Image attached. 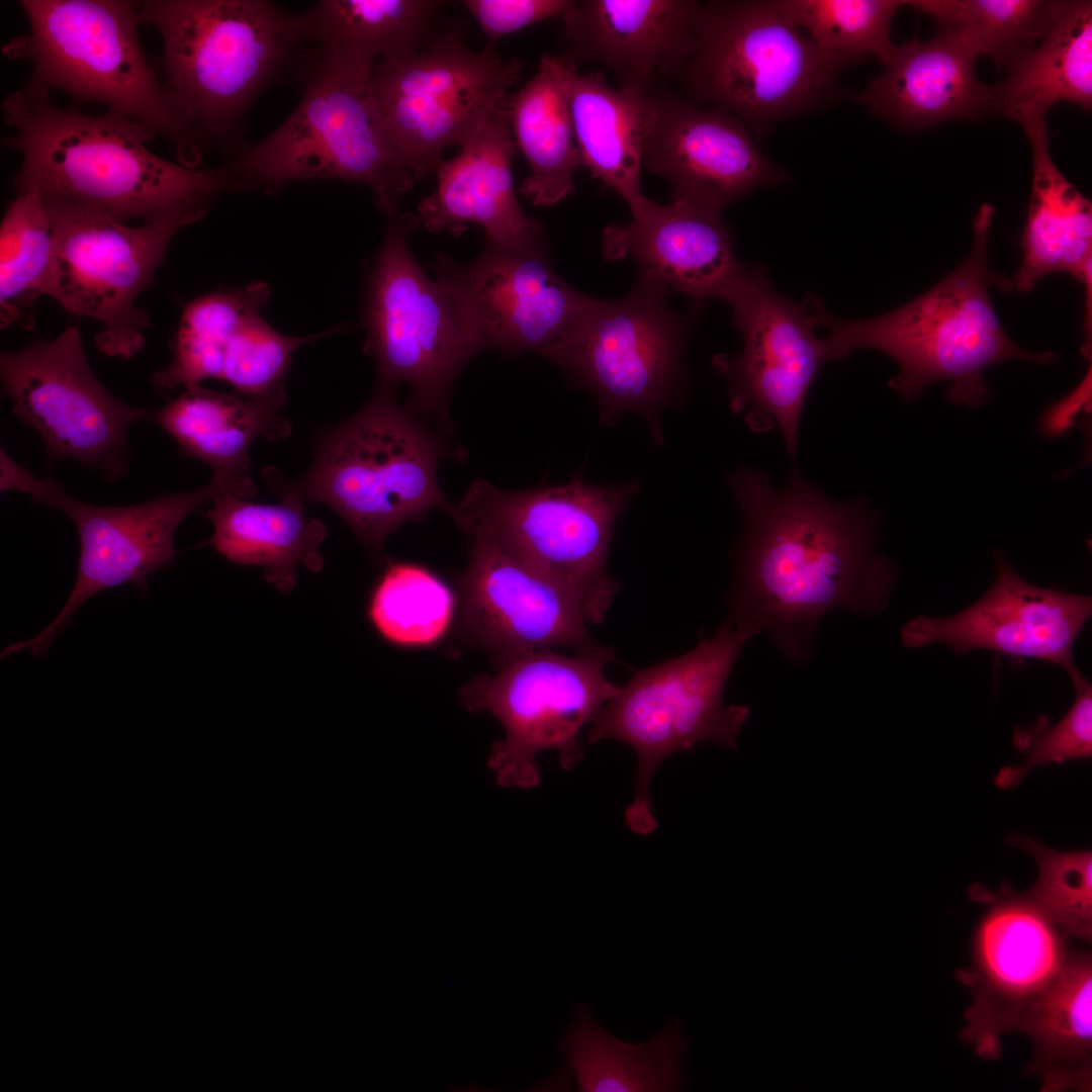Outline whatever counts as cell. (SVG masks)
Segmentation results:
<instances>
[{
  "label": "cell",
  "instance_id": "4",
  "mask_svg": "<svg viewBox=\"0 0 1092 1092\" xmlns=\"http://www.w3.org/2000/svg\"><path fill=\"white\" fill-rule=\"evenodd\" d=\"M142 24L159 32L164 83L209 149L233 155L256 99L307 47L302 16L267 0L139 1Z\"/></svg>",
  "mask_w": 1092,
  "mask_h": 1092
},
{
  "label": "cell",
  "instance_id": "7",
  "mask_svg": "<svg viewBox=\"0 0 1092 1092\" xmlns=\"http://www.w3.org/2000/svg\"><path fill=\"white\" fill-rule=\"evenodd\" d=\"M863 60L818 46L778 0L708 1L674 81L684 98L721 108L762 138L777 123L834 101L842 73Z\"/></svg>",
  "mask_w": 1092,
  "mask_h": 1092
},
{
  "label": "cell",
  "instance_id": "33",
  "mask_svg": "<svg viewBox=\"0 0 1092 1092\" xmlns=\"http://www.w3.org/2000/svg\"><path fill=\"white\" fill-rule=\"evenodd\" d=\"M568 58L545 53L536 74L509 95L511 130L516 149L529 166L520 192L533 204L552 206L574 191L582 167L568 95Z\"/></svg>",
  "mask_w": 1092,
  "mask_h": 1092
},
{
  "label": "cell",
  "instance_id": "20",
  "mask_svg": "<svg viewBox=\"0 0 1092 1092\" xmlns=\"http://www.w3.org/2000/svg\"><path fill=\"white\" fill-rule=\"evenodd\" d=\"M973 894L988 909L973 936L972 968L960 971L973 996L962 1037L992 1060L1000 1056L1002 1035L1056 980L1072 950L1068 936L1025 894L1006 885L995 893L976 889Z\"/></svg>",
  "mask_w": 1092,
  "mask_h": 1092
},
{
  "label": "cell",
  "instance_id": "40",
  "mask_svg": "<svg viewBox=\"0 0 1092 1092\" xmlns=\"http://www.w3.org/2000/svg\"><path fill=\"white\" fill-rule=\"evenodd\" d=\"M52 256V226L41 194L17 195L0 225L2 329L22 320L27 323L22 308L47 294Z\"/></svg>",
  "mask_w": 1092,
  "mask_h": 1092
},
{
  "label": "cell",
  "instance_id": "17",
  "mask_svg": "<svg viewBox=\"0 0 1092 1092\" xmlns=\"http://www.w3.org/2000/svg\"><path fill=\"white\" fill-rule=\"evenodd\" d=\"M820 302L812 293L795 302L772 285L763 267L749 269L730 304L743 349L712 360L728 381L731 410L753 432L778 427L793 459L807 395L827 362L815 334Z\"/></svg>",
  "mask_w": 1092,
  "mask_h": 1092
},
{
  "label": "cell",
  "instance_id": "12",
  "mask_svg": "<svg viewBox=\"0 0 1092 1092\" xmlns=\"http://www.w3.org/2000/svg\"><path fill=\"white\" fill-rule=\"evenodd\" d=\"M669 293L639 275L623 297H590L575 328L544 355L594 393L601 427L637 413L657 445L663 442L661 416L686 381L691 329V320L669 305Z\"/></svg>",
  "mask_w": 1092,
  "mask_h": 1092
},
{
  "label": "cell",
  "instance_id": "18",
  "mask_svg": "<svg viewBox=\"0 0 1092 1092\" xmlns=\"http://www.w3.org/2000/svg\"><path fill=\"white\" fill-rule=\"evenodd\" d=\"M18 490L71 519L80 539V556L74 587L56 618L37 635L5 647L2 659L22 650L37 658L43 656L74 613L100 592L131 583L146 595L149 576L174 560L173 540L180 523L206 502L225 493L212 477L196 489L162 494L138 505L96 506L72 497L55 477L38 479L28 471Z\"/></svg>",
  "mask_w": 1092,
  "mask_h": 1092
},
{
  "label": "cell",
  "instance_id": "1",
  "mask_svg": "<svg viewBox=\"0 0 1092 1092\" xmlns=\"http://www.w3.org/2000/svg\"><path fill=\"white\" fill-rule=\"evenodd\" d=\"M729 485L744 527L727 590V620L765 631L793 662L809 657L821 618L835 609L881 612L897 573L875 550L877 517L864 503L835 502L793 469L777 488L739 468Z\"/></svg>",
  "mask_w": 1092,
  "mask_h": 1092
},
{
  "label": "cell",
  "instance_id": "16",
  "mask_svg": "<svg viewBox=\"0 0 1092 1092\" xmlns=\"http://www.w3.org/2000/svg\"><path fill=\"white\" fill-rule=\"evenodd\" d=\"M0 375L12 415L39 435L48 463L69 458L110 481L124 476L127 431L151 414L120 401L102 385L78 327L66 328L52 341L1 353Z\"/></svg>",
  "mask_w": 1092,
  "mask_h": 1092
},
{
  "label": "cell",
  "instance_id": "28",
  "mask_svg": "<svg viewBox=\"0 0 1092 1092\" xmlns=\"http://www.w3.org/2000/svg\"><path fill=\"white\" fill-rule=\"evenodd\" d=\"M285 400L245 399L195 385L150 421L175 440L182 455L208 464L225 493L246 499L258 493L250 474L251 446L258 438L280 440L292 431L282 414Z\"/></svg>",
  "mask_w": 1092,
  "mask_h": 1092
},
{
  "label": "cell",
  "instance_id": "26",
  "mask_svg": "<svg viewBox=\"0 0 1092 1092\" xmlns=\"http://www.w3.org/2000/svg\"><path fill=\"white\" fill-rule=\"evenodd\" d=\"M460 147L444 160L434 190L418 206L420 222L430 233L459 237L479 225L485 244L523 246L544 241V229L522 209L512 172L516 154L508 98Z\"/></svg>",
  "mask_w": 1092,
  "mask_h": 1092
},
{
  "label": "cell",
  "instance_id": "21",
  "mask_svg": "<svg viewBox=\"0 0 1092 1092\" xmlns=\"http://www.w3.org/2000/svg\"><path fill=\"white\" fill-rule=\"evenodd\" d=\"M544 241L485 244L472 262L438 258V275L455 294L485 348L544 356L578 324L589 302L554 270Z\"/></svg>",
  "mask_w": 1092,
  "mask_h": 1092
},
{
  "label": "cell",
  "instance_id": "41",
  "mask_svg": "<svg viewBox=\"0 0 1092 1092\" xmlns=\"http://www.w3.org/2000/svg\"><path fill=\"white\" fill-rule=\"evenodd\" d=\"M790 19L821 48L885 64L896 46L891 25L901 0H778Z\"/></svg>",
  "mask_w": 1092,
  "mask_h": 1092
},
{
  "label": "cell",
  "instance_id": "22",
  "mask_svg": "<svg viewBox=\"0 0 1092 1092\" xmlns=\"http://www.w3.org/2000/svg\"><path fill=\"white\" fill-rule=\"evenodd\" d=\"M653 97L643 166L667 181L671 200L723 212L759 187L789 180L731 113L698 105L663 87Z\"/></svg>",
  "mask_w": 1092,
  "mask_h": 1092
},
{
  "label": "cell",
  "instance_id": "30",
  "mask_svg": "<svg viewBox=\"0 0 1092 1092\" xmlns=\"http://www.w3.org/2000/svg\"><path fill=\"white\" fill-rule=\"evenodd\" d=\"M992 88L990 115L1020 124L1059 102L1092 106V3L1057 1L1036 44L1006 69Z\"/></svg>",
  "mask_w": 1092,
  "mask_h": 1092
},
{
  "label": "cell",
  "instance_id": "5",
  "mask_svg": "<svg viewBox=\"0 0 1092 1092\" xmlns=\"http://www.w3.org/2000/svg\"><path fill=\"white\" fill-rule=\"evenodd\" d=\"M299 103L264 140L228 160L234 192L273 194L298 181L367 186L384 214L398 209L417 179L395 147L372 83V68L308 50L296 74Z\"/></svg>",
  "mask_w": 1092,
  "mask_h": 1092
},
{
  "label": "cell",
  "instance_id": "14",
  "mask_svg": "<svg viewBox=\"0 0 1092 1092\" xmlns=\"http://www.w3.org/2000/svg\"><path fill=\"white\" fill-rule=\"evenodd\" d=\"M609 664L595 656L539 650L461 688L460 699L468 711L488 712L505 729L504 739L494 743L487 759L500 787H537L536 756L542 751H557L565 770L582 760V728L619 690L606 675Z\"/></svg>",
  "mask_w": 1092,
  "mask_h": 1092
},
{
  "label": "cell",
  "instance_id": "6",
  "mask_svg": "<svg viewBox=\"0 0 1092 1092\" xmlns=\"http://www.w3.org/2000/svg\"><path fill=\"white\" fill-rule=\"evenodd\" d=\"M394 391L377 385L360 412L322 430L300 478L288 480L275 467L262 471L274 493L331 508L377 557L400 526L434 509L451 516L455 508L438 482L442 441L396 401Z\"/></svg>",
  "mask_w": 1092,
  "mask_h": 1092
},
{
  "label": "cell",
  "instance_id": "25",
  "mask_svg": "<svg viewBox=\"0 0 1092 1092\" xmlns=\"http://www.w3.org/2000/svg\"><path fill=\"white\" fill-rule=\"evenodd\" d=\"M628 223L604 232L609 259L631 256L639 275L700 302L731 304L749 273L737 257L723 212L701 205L646 199Z\"/></svg>",
  "mask_w": 1092,
  "mask_h": 1092
},
{
  "label": "cell",
  "instance_id": "34",
  "mask_svg": "<svg viewBox=\"0 0 1092 1092\" xmlns=\"http://www.w3.org/2000/svg\"><path fill=\"white\" fill-rule=\"evenodd\" d=\"M438 0H322L301 13L308 46L318 55L372 68L375 61L415 55L446 29Z\"/></svg>",
  "mask_w": 1092,
  "mask_h": 1092
},
{
  "label": "cell",
  "instance_id": "43",
  "mask_svg": "<svg viewBox=\"0 0 1092 1092\" xmlns=\"http://www.w3.org/2000/svg\"><path fill=\"white\" fill-rule=\"evenodd\" d=\"M323 334L287 336L270 326L261 312L249 317L230 340L220 380L249 398L286 399L284 380L292 354Z\"/></svg>",
  "mask_w": 1092,
  "mask_h": 1092
},
{
  "label": "cell",
  "instance_id": "29",
  "mask_svg": "<svg viewBox=\"0 0 1092 1092\" xmlns=\"http://www.w3.org/2000/svg\"><path fill=\"white\" fill-rule=\"evenodd\" d=\"M1032 152V182L1021 236L1022 259L1011 278L1013 289L1028 294L1052 273L1083 282L1091 275L1092 202L1054 163L1045 117L1021 123Z\"/></svg>",
  "mask_w": 1092,
  "mask_h": 1092
},
{
  "label": "cell",
  "instance_id": "9",
  "mask_svg": "<svg viewBox=\"0 0 1092 1092\" xmlns=\"http://www.w3.org/2000/svg\"><path fill=\"white\" fill-rule=\"evenodd\" d=\"M758 633L726 619L692 650L634 672L590 722L587 744L614 739L637 754L635 797L625 812L633 832L648 835L657 826L649 789L668 756L705 741L737 747L749 708L727 705L724 691L739 654Z\"/></svg>",
  "mask_w": 1092,
  "mask_h": 1092
},
{
  "label": "cell",
  "instance_id": "45",
  "mask_svg": "<svg viewBox=\"0 0 1092 1092\" xmlns=\"http://www.w3.org/2000/svg\"><path fill=\"white\" fill-rule=\"evenodd\" d=\"M570 0H464L461 4L494 47L504 36L561 16Z\"/></svg>",
  "mask_w": 1092,
  "mask_h": 1092
},
{
  "label": "cell",
  "instance_id": "27",
  "mask_svg": "<svg viewBox=\"0 0 1092 1092\" xmlns=\"http://www.w3.org/2000/svg\"><path fill=\"white\" fill-rule=\"evenodd\" d=\"M977 54L947 30L905 41L857 95V103L894 126L919 130L952 119L990 115L992 88L976 75Z\"/></svg>",
  "mask_w": 1092,
  "mask_h": 1092
},
{
  "label": "cell",
  "instance_id": "13",
  "mask_svg": "<svg viewBox=\"0 0 1092 1092\" xmlns=\"http://www.w3.org/2000/svg\"><path fill=\"white\" fill-rule=\"evenodd\" d=\"M53 238L47 294L65 310L101 324L100 351L130 357L150 326L136 298L164 262L174 236L191 224L177 218L129 225L71 200L41 194Z\"/></svg>",
  "mask_w": 1092,
  "mask_h": 1092
},
{
  "label": "cell",
  "instance_id": "37",
  "mask_svg": "<svg viewBox=\"0 0 1092 1092\" xmlns=\"http://www.w3.org/2000/svg\"><path fill=\"white\" fill-rule=\"evenodd\" d=\"M270 296L266 283L249 284L198 296L186 303L175 334L169 364L151 379L158 389L189 388L220 380L226 346L238 329L261 312Z\"/></svg>",
  "mask_w": 1092,
  "mask_h": 1092
},
{
  "label": "cell",
  "instance_id": "32",
  "mask_svg": "<svg viewBox=\"0 0 1092 1092\" xmlns=\"http://www.w3.org/2000/svg\"><path fill=\"white\" fill-rule=\"evenodd\" d=\"M281 504H255L228 493L216 496L204 513L213 526L205 543L229 561L262 567L264 578L281 593H290L299 565L317 572L324 566L321 546L324 523L305 513L293 493H280Z\"/></svg>",
  "mask_w": 1092,
  "mask_h": 1092
},
{
  "label": "cell",
  "instance_id": "15",
  "mask_svg": "<svg viewBox=\"0 0 1092 1092\" xmlns=\"http://www.w3.org/2000/svg\"><path fill=\"white\" fill-rule=\"evenodd\" d=\"M464 35L449 25L427 49L372 67L387 129L417 181L436 173L444 151L469 139L522 75L518 58L490 46L471 51Z\"/></svg>",
  "mask_w": 1092,
  "mask_h": 1092
},
{
  "label": "cell",
  "instance_id": "24",
  "mask_svg": "<svg viewBox=\"0 0 1092 1092\" xmlns=\"http://www.w3.org/2000/svg\"><path fill=\"white\" fill-rule=\"evenodd\" d=\"M701 4L570 0L560 16L562 55L577 68L593 64L611 72L620 89L652 94L674 80L692 54Z\"/></svg>",
  "mask_w": 1092,
  "mask_h": 1092
},
{
  "label": "cell",
  "instance_id": "38",
  "mask_svg": "<svg viewBox=\"0 0 1092 1092\" xmlns=\"http://www.w3.org/2000/svg\"><path fill=\"white\" fill-rule=\"evenodd\" d=\"M455 610V595L438 574L414 562L389 561L370 593L367 616L387 643L420 649L446 637Z\"/></svg>",
  "mask_w": 1092,
  "mask_h": 1092
},
{
  "label": "cell",
  "instance_id": "42",
  "mask_svg": "<svg viewBox=\"0 0 1092 1092\" xmlns=\"http://www.w3.org/2000/svg\"><path fill=\"white\" fill-rule=\"evenodd\" d=\"M1010 845L1030 853L1037 880L1025 895L1068 937L1092 939V853L1059 851L1026 835H1013Z\"/></svg>",
  "mask_w": 1092,
  "mask_h": 1092
},
{
  "label": "cell",
  "instance_id": "11",
  "mask_svg": "<svg viewBox=\"0 0 1092 1092\" xmlns=\"http://www.w3.org/2000/svg\"><path fill=\"white\" fill-rule=\"evenodd\" d=\"M638 479L598 486L573 478L530 490L473 482L451 517L482 538L555 579L578 600L588 624H601L619 592L608 572L614 529Z\"/></svg>",
  "mask_w": 1092,
  "mask_h": 1092
},
{
  "label": "cell",
  "instance_id": "35",
  "mask_svg": "<svg viewBox=\"0 0 1092 1092\" xmlns=\"http://www.w3.org/2000/svg\"><path fill=\"white\" fill-rule=\"evenodd\" d=\"M1091 1001V953L1072 950L1056 980L1014 1020L1011 1031L1023 1032L1031 1042L1027 1071L1041 1078L1042 1090H1090Z\"/></svg>",
  "mask_w": 1092,
  "mask_h": 1092
},
{
  "label": "cell",
  "instance_id": "23",
  "mask_svg": "<svg viewBox=\"0 0 1092 1092\" xmlns=\"http://www.w3.org/2000/svg\"><path fill=\"white\" fill-rule=\"evenodd\" d=\"M997 576L974 605L950 617L919 616L901 632L908 648L943 643L957 653L987 649L1012 658H1037L1080 672L1073 657L1079 633L1092 614V600L1043 588L1023 579L1000 551Z\"/></svg>",
  "mask_w": 1092,
  "mask_h": 1092
},
{
  "label": "cell",
  "instance_id": "36",
  "mask_svg": "<svg viewBox=\"0 0 1092 1092\" xmlns=\"http://www.w3.org/2000/svg\"><path fill=\"white\" fill-rule=\"evenodd\" d=\"M573 1018L560 1050L582 1092H670L681 1090L689 1041L677 1016L648 1041L629 1044L601 1027L584 1005L572 1004Z\"/></svg>",
  "mask_w": 1092,
  "mask_h": 1092
},
{
  "label": "cell",
  "instance_id": "10",
  "mask_svg": "<svg viewBox=\"0 0 1092 1092\" xmlns=\"http://www.w3.org/2000/svg\"><path fill=\"white\" fill-rule=\"evenodd\" d=\"M384 215V238L366 287L364 352L374 360L378 386L408 384L405 406L451 431L453 383L485 348L450 287L430 278L413 255L408 237L419 217L399 208Z\"/></svg>",
  "mask_w": 1092,
  "mask_h": 1092
},
{
  "label": "cell",
  "instance_id": "3",
  "mask_svg": "<svg viewBox=\"0 0 1092 1092\" xmlns=\"http://www.w3.org/2000/svg\"><path fill=\"white\" fill-rule=\"evenodd\" d=\"M991 203L980 206L972 222L971 252L951 273L900 307L860 320L832 314L821 301L818 327L826 361L844 360L861 349H876L893 358L900 372L888 385L905 400L921 396L932 382L948 381L947 399L977 407L990 398L984 372L1007 360L1050 364L1053 351L1018 346L1005 332L993 307L991 286L1009 292L1012 279L995 273L989 263V236L995 215Z\"/></svg>",
  "mask_w": 1092,
  "mask_h": 1092
},
{
  "label": "cell",
  "instance_id": "44",
  "mask_svg": "<svg viewBox=\"0 0 1092 1092\" xmlns=\"http://www.w3.org/2000/svg\"><path fill=\"white\" fill-rule=\"evenodd\" d=\"M1076 699L1066 715L1055 725L1049 718L1014 732V746L1025 753V759L998 772L1000 788L1017 786L1028 771L1051 762L1062 764L1070 759L1090 758L1092 755V688L1079 672L1071 677Z\"/></svg>",
  "mask_w": 1092,
  "mask_h": 1092
},
{
  "label": "cell",
  "instance_id": "31",
  "mask_svg": "<svg viewBox=\"0 0 1092 1092\" xmlns=\"http://www.w3.org/2000/svg\"><path fill=\"white\" fill-rule=\"evenodd\" d=\"M572 123L582 167L635 210L647 199L641 172L654 116V97L611 87L602 70L573 66L568 83Z\"/></svg>",
  "mask_w": 1092,
  "mask_h": 1092
},
{
  "label": "cell",
  "instance_id": "46",
  "mask_svg": "<svg viewBox=\"0 0 1092 1092\" xmlns=\"http://www.w3.org/2000/svg\"><path fill=\"white\" fill-rule=\"evenodd\" d=\"M1091 404V367L1083 380L1065 397L1052 404L1042 416L1041 432L1056 438L1070 430L1076 417Z\"/></svg>",
  "mask_w": 1092,
  "mask_h": 1092
},
{
  "label": "cell",
  "instance_id": "8",
  "mask_svg": "<svg viewBox=\"0 0 1092 1092\" xmlns=\"http://www.w3.org/2000/svg\"><path fill=\"white\" fill-rule=\"evenodd\" d=\"M26 34L1 49L27 61L31 81L76 104L98 102L166 139L177 162L197 168L209 150L146 58L138 28L139 1L21 0Z\"/></svg>",
  "mask_w": 1092,
  "mask_h": 1092
},
{
  "label": "cell",
  "instance_id": "2",
  "mask_svg": "<svg viewBox=\"0 0 1092 1092\" xmlns=\"http://www.w3.org/2000/svg\"><path fill=\"white\" fill-rule=\"evenodd\" d=\"M2 112L14 132L1 145L22 157L12 180L17 195L59 196L124 223H193L232 193L226 163L189 168L165 160L148 148L157 135L149 126L110 110L60 107L30 79L6 96Z\"/></svg>",
  "mask_w": 1092,
  "mask_h": 1092
},
{
  "label": "cell",
  "instance_id": "39",
  "mask_svg": "<svg viewBox=\"0 0 1092 1092\" xmlns=\"http://www.w3.org/2000/svg\"><path fill=\"white\" fill-rule=\"evenodd\" d=\"M1057 1L910 0L905 5L930 16L940 30L957 33L977 56L1007 69L1041 38Z\"/></svg>",
  "mask_w": 1092,
  "mask_h": 1092
},
{
  "label": "cell",
  "instance_id": "19",
  "mask_svg": "<svg viewBox=\"0 0 1092 1092\" xmlns=\"http://www.w3.org/2000/svg\"><path fill=\"white\" fill-rule=\"evenodd\" d=\"M470 540L460 577L462 627L500 665L555 648L619 662L612 646L590 635L568 588L482 538Z\"/></svg>",
  "mask_w": 1092,
  "mask_h": 1092
}]
</instances>
